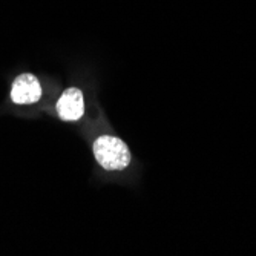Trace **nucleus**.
Wrapping results in <instances>:
<instances>
[{"mask_svg": "<svg viewBox=\"0 0 256 256\" xmlns=\"http://www.w3.org/2000/svg\"><path fill=\"white\" fill-rule=\"evenodd\" d=\"M94 155L106 170H123L130 162V152L123 140L103 135L94 143Z\"/></svg>", "mask_w": 256, "mask_h": 256, "instance_id": "1", "label": "nucleus"}, {"mask_svg": "<svg viewBox=\"0 0 256 256\" xmlns=\"http://www.w3.org/2000/svg\"><path fill=\"white\" fill-rule=\"evenodd\" d=\"M57 112L66 122H76L84 114V102L82 90L77 88L66 89L57 102Z\"/></svg>", "mask_w": 256, "mask_h": 256, "instance_id": "3", "label": "nucleus"}, {"mask_svg": "<svg viewBox=\"0 0 256 256\" xmlns=\"http://www.w3.org/2000/svg\"><path fill=\"white\" fill-rule=\"evenodd\" d=\"M42 97V86L38 80L31 74L18 76L11 89V98L17 104H31L37 103Z\"/></svg>", "mask_w": 256, "mask_h": 256, "instance_id": "2", "label": "nucleus"}]
</instances>
